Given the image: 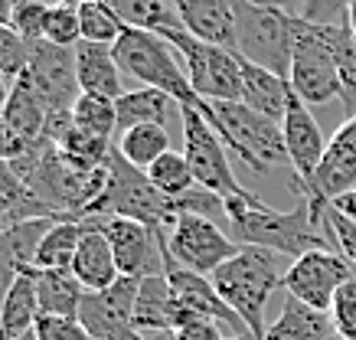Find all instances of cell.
I'll use <instances>...</instances> for the list:
<instances>
[{
	"label": "cell",
	"instance_id": "cb8c5ba5",
	"mask_svg": "<svg viewBox=\"0 0 356 340\" xmlns=\"http://www.w3.org/2000/svg\"><path fill=\"white\" fill-rule=\"evenodd\" d=\"M33 278H36V301H40V314L43 318H79L82 298L88 291L72 275V268H53V272H40L36 268Z\"/></svg>",
	"mask_w": 356,
	"mask_h": 340
},
{
	"label": "cell",
	"instance_id": "7bdbcfd3",
	"mask_svg": "<svg viewBox=\"0 0 356 340\" xmlns=\"http://www.w3.org/2000/svg\"><path fill=\"white\" fill-rule=\"evenodd\" d=\"M330 207H334L337 213H343L346 220L356 222V190H350V193H343V197H337Z\"/></svg>",
	"mask_w": 356,
	"mask_h": 340
},
{
	"label": "cell",
	"instance_id": "8992f818",
	"mask_svg": "<svg viewBox=\"0 0 356 340\" xmlns=\"http://www.w3.org/2000/svg\"><path fill=\"white\" fill-rule=\"evenodd\" d=\"M236 53L252 66L288 79L294 53V17L275 7L236 0Z\"/></svg>",
	"mask_w": 356,
	"mask_h": 340
},
{
	"label": "cell",
	"instance_id": "8d00e7d4",
	"mask_svg": "<svg viewBox=\"0 0 356 340\" xmlns=\"http://www.w3.org/2000/svg\"><path fill=\"white\" fill-rule=\"evenodd\" d=\"M324 222H327V229H330V236H334L337 252L356 268V222L346 220L343 213H337L330 203H327V209H324Z\"/></svg>",
	"mask_w": 356,
	"mask_h": 340
},
{
	"label": "cell",
	"instance_id": "e0dca14e",
	"mask_svg": "<svg viewBox=\"0 0 356 340\" xmlns=\"http://www.w3.org/2000/svg\"><path fill=\"white\" fill-rule=\"evenodd\" d=\"M190 36L236 53V0H170Z\"/></svg>",
	"mask_w": 356,
	"mask_h": 340
},
{
	"label": "cell",
	"instance_id": "277c9868",
	"mask_svg": "<svg viewBox=\"0 0 356 340\" xmlns=\"http://www.w3.org/2000/svg\"><path fill=\"white\" fill-rule=\"evenodd\" d=\"M105 170H108L105 193L95 200V207L86 213V220H92V216H124V220L147 222L154 229H170L173 220H177L173 200L163 197L161 190L147 180L144 170L131 167L118 154V147H111Z\"/></svg>",
	"mask_w": 356,
	"mask_h": 340
},
{
	"label": "cell",
	"instance_id": "7402d4cb",
	"mask_svg": "<svg viewBox=\"0 0 356 340\" xmlns=\"http://www.w3.org/2000/svg\"><path fill=\"white\" fill-rule=\"evenodd\" d=\"M265 340H340V334H337L330 314L314 311L288 295L281 305V314L265 330Z\"/></svg>",
	"mask_w": 356,
	"mask_h": 340
},
{
	"label": "cell",
	"instance_id": "e575fe53",
	"mask_svg": "<svg viewBox=\"0 0 356 340\" xmlns=\"http://www.w3.org/2000/svg\"><path fill=\"white\" fill-rule=\"evenodd\" d=\"M30 56H33V43H26L13 26L0 23V76L17 82L30 69Z\"/></svg>",
	"mask_w": 356,
	"mask_h": 340
},
{
	"label": "cell",
	"instance_id": "f35d334b",
	"mask_svg": "<svg viewBox=\"0 0 356 340\" xmlns=\"http://www.w3.org/2000/svg\"><path fill=\"white\" fill-rule=\"evenodd\" d=\"M40 340H92L88 330L79 324V318H40L36 321Z\"/></svg>",
	"mask_w": 356,
	"mask_h": 340
},
{
	"label": "cell",
	"instance_id": "9a60e30c",
	"mask_svg": "<svg viewBox=\"0 0 356 340\" xmlns=\"http://www.w3.org/2000/svg\"><path fill=\"white\" fill-rule=\"evenodd\" d=\"M281 131H284V147H288L291 174H298V180H301V197H304V187L314 180V174H317V167H321V161H324V154H327L324 131H321L317 118L311 115V108L298 95H291V102H288Z\"/></svg>",
	"mask_w": 356,
	"mask_h": 340
},
{
	"label": "cell",
	"instance_id": "681fc988",
	"mask_svg": "<svg viewBox=\"0 0 356 340\" xmlns=\"http://www.w3.org/2000/svg\"><path fill=\"white\" fill-rule=\"evenodd\" d=\"M128 340H144V334H131V337Z\"/></svg>",
	"mask_w": 356,
	"mask_h": 340
},
{
	"label": "cell",
	"instance_id": "5b68a950",
	"mask_svg": "<svg viewBox=\"0 0 356 340\" xmlns=\"http://www.w3.org/2000/svg\"><path fill=\"white\" fill-rule=\"evenodd\" d=\"M216 131L236 157H242L255 174H268L271 167H291L284 131L278 121L252 111L242 102H216Z\"/></svg>",
	"mask_w": 356,
	"mask_h": 340
},
{
	"label": "cell",
	"instance_id": "bcb514c9",
	"mask_svg": "<svg viewBox=\"0 0 356 340\" xmlns=\"http://www.w3.org/2000/svg\"><path fill=\"white\" fill-rule=\"evenodd\" d=\"M350 26H353V33H356V0H353V10H350Z\"/></svg>",
	"mask_w": 356,
	"mask_h": 340
},
{
	"label": "cell",
	"instance_id": "8fae6325",
	"mask_svg": "<svg viewBox=\"0 0 356 340\" xmlns=\"http://www.w3.org/2000/svg\"><path fill=\"white\" fill-rule=\"evenodd\" d=\"M108 236L118 272L128 278H151V275H167V232L154 229L147 222L124 220V216H92Z\"/></svg>",
	"mask_w": 356,
	"mask_h": 340
},
{
	"label": "cell",
	"instance_id": "f5cc1de1",
	"mask_svg": "<svg viewBox=\"0 0 356 340\" xmlns=\"http://www.w3.org/2000/svg\"><path fill=\"white\" fill-rule=\"evenodd\" d=\"M167 340H173V337H167Z\"/></svg>",
	"mask_w": 356,
	"mask_h": 340
},
{
	"label": "cell",
	"instance_id": "ffe728a7",
	"mask_svg": "<svg viewBox=\"0 0 356 340\" xmlns=\"http://www.w3.org/2000/svg\"><path fill=\"white\" fill-rule=\"evenodd\" d=\"M76 72L82 95H98V99L118 102L124 95V72H121L118 59H115V46H98V43H79L76 46Z\"/></svg>",
	"mask_w": 356,
	"mask_h": 340
},
{
	"label": "cell",
	"instance_id": "d590c367",
	"mask_svg": "<svg viewBox=\"0 0 356 340\" xmlns=\"http://www.w3.org/2000/svg\"><path fill=\"white\" fill-rule=\"evenodd\" d=\"M330 321L340 340H356V275L337 291L334 305H330Z\"/></svg>",
	"mask_w": 356,
	"mask_h": 340
},
{
	"label": "cell",
	"instance_id": "2e32d148",
	"mask_svg": "<svg viewBox=\"0 0 356 340\" xmlns=\"http://www.w3.org/2000/svg\"><path fill=\"white\" fill-rule=\"evenodd\" d=\"M350 190H356V118H346L327 141L324 161L314 180L304 187V197H321L334 203Z\"/></svg>",
	"mask_w": 356,
	"mask_h": 340
},
{
	"label": "cell",
	"instance_id": "ab89813d",
	"mask_svg": "<svg viewBox=\"0 0 356 340\" xmlns=\"http://www.w3.org/2000/svg\"><path fill=\"white\" fill-rule=\"evenodd\" d=\"M229 334L209 318H193L173 330V340H226Z\"/></svg>",
	"mask_w": 356,
	"mask_h": 340
},
{
	"label": "cell",
	"instance_id": "83f0119b",
	"mask_svg": "<svg viewBox=\"0 0 356 340\" xmlns=\"http://www.w3.org/2000/svg\"><path fill=\"white\" fill-rule=\"evenodd\" d=\"M115 147L118 154L128 161L131 167L138 170H147L151 164H157L163 154L173 151V138L167 128H157V124H140V128H131V131L118 134L115 138Z\"/></svg>",
	"mask_w": 356,
	"mask_h": 340
},
{
	"label": "cell",
	"instance_id": "3957f363",
	"mask_svg": "<svg viewBox=\"0 0 356 340\" xmlns=\"http://www.w3.org/2000/svg\"><path fill=\"white\" fill-rule=\"evenodd\" d=\"M115 59L124 76L138 79L144 88H157L163 95H170L180 108H193L200 111L213 128H216V115H213V105L203 102L196 95L193 82L186 76L180 56L163 36L157 33H144V30H128L115 43Z\"/></svg>",
	"mask_w": 356,
	"mask_h": 340
},
{
	"label": "cell",
	"instance_id": "603a6c76",
	"mask_svg": "<svg viewBox=\"0 0 356 340\" xmlns=\"http://www.w3.org/2000/svg\"><path fill=\"white\" fill-rule=\"evenodd\" d=\"M0 118L7 121L23 141H30V144L43 141L46 121H49V105H46V99L40 95V88L33 86V79L26 72L13 82L10 102H7V108H3Z\"/></svg>",
	"mask_w": 356,
	"mask_h": 340
},
{
	"label": "cell",
	"instance_id": "60d3db41",
	"mask_svg": "<svg viewBox=\"0 0 356 340\" xmlns=\"http://www.w3.org/2000/svg\"><path fill=\"white\" fill-rule=\"evenodd\" d=\"M26 147H30V141H23L20 134H17L7 121L0 118V161L13 164V161H20L23 154H26Z\"/></svg>",
	"mask_w": 356,
	"mask_h": 340
},
{
	"label": "cell",
	"instance_id": "6da1fadb",
	"mask_svg": "<svg viewBox=\"0 0 356 340\" xmlns=\"http://www.w3.org/2000/svg\"><path fill=\"white\" fill-rule=\"evenodd\" d=\"M229 209V236L238 245H259L284 259H301L317 249H334V236L327 222H317L311 200L301 197L294 209H275L265 200H259L252 190L226 200Z\"/></svg>",
	"mask_w": 356,
	"mask_h": 340
},
{
	"label": "cell",
	"instance_id": "d6986e66",
	"mask_svg": "<svg viewBox=\"0 0 356 340\" xmlns=\"http://www.w3.org/2000/svg\"><path fill=\"white\" fill-rule=\"evenodd\" d=\"M115 108H118V134L140 128V124H157L167 131L170 124H184V108L157 88H131L115 102Z\"/></svg>",
	"mask_w": 356,
	"mask_h": 340
},
{
	"label": "cell",
	"instance_id": "5bb4252c",
	"mask_svg": "<svg viewBox=\"0 0 356 340\" xmlns=\"http://www.w3.org/2000/svg\"><path fill=\"white\" fill-rule=\"evenodd\" d=\"M26 76L33 79V86L40 88V95L46 99L49 111L72 108L79 102V95H82L79 72H76V49L53 46V43H46V40L33 43Z\"/></svg>",
	"mask_w": 356,
	"mask_h": 340
},
{
	"label": "cell",
	"instance_id": "1f68e13d",
	"mask_svg": "<svg viewBox=\"0 0 356 340\" xmlns=\"http://www.w3.org/2000/svg\"><path fill=\"white\" fill-rule=\"evenodd\" d=\"M144 174H147V180H151L154 187L161 190L167 200H180L184 193H190V190L196 187L193 167H190V161H186V154L177 151V147H173L170 154H163L161 161L151 164Z\"/></svg>",
	"mask_w": 356,
	"mask_h": 340
},
{
	"label": "cell",
	"instance_id": "f6af8a7d",
	"mask_svg": "<svg viewBox=\"0 0 356 340\" xmlns=\"http://www.w3.org/2000/svg\"><path fill=\"white\" fill-rule=\"evenodd\" d=\"M226 340H259V337H255V334H248V330H245V334H236V337H226Z\"/></svg>",
	"mask_w": 356,
	"mask_h": 340
},
{
	"label": "cell",
	"instance_id": "836d02e7",
	"mask_svg": "<svg viewBox=\"0 0 356 340\" xmlns=\"http://www.w3.org/2000/svg\"><path fill=\"white\" fill-rule=\"evenodd\" d=\"M43 40L46 43H53V46H65V49H76V46L82 43L76 3H53V7L46 10Z\"/></svg>",
	"mask_w": 356,
	"mask_h": 340
},
{
	"label": "cell",
	"instance_id": "d6a6232c",
	"mask_svg": "<svg viewBox=\"0 0 356 340\" xmlns=\"http://www.w3.org/2000/svg\"><path fill=\"white\" fill-rule=\"evenodd\" d=\"M72 124L82 131H92L98 138H108L115 141L118 131V108L115 102L98 99V95H79V102L72 105Z\"/></svg>",
	"mask_w": 356,
	"mask_h": 340
},
{
	"label": "cell",
	"instance_id": "816d5d0a",
	"mask_svg": "<svg viewBox=\"0 0 356 340\" xmlns=\"http://www.w3.org/2000/svg\"><path fill=\"white\" fill-rule=\"evenodd\" d=\"M0 229H7V226H0Z\"/></svg>",
	"mask_w": 356,
	"mask_h": 340
},
{
	"label": "cell",
	"instance_id": "44dd1931",
	"mask_svg": "<svg viewBox=\"0 0 356 340\" xmlns=\"http://www.w3.org/2000/svg\"><path fill=\"white\" fill-rule=\"evenodd\" d=\"M291 82L288 79L275 76L268 69L252 66L242 59V105H248L252 111H259L271 121H284V111H288V102H291Z\"/></svg>",
	"mask_w": 356,
	"mask_h": 340
},
{
	"label": "cell",
	"instance_id": "9c48e42d",
	"mask_svg": "<svg viewBox=\"0 0 356 340\" xmlns=\"http://www.w3.org/2000/svg\"><path fill=\"white\" fill-rule=\"evenodd\" d=\"M291 92L311 108L340 99V69L334 49L327 46L321 26L294 17V53H291Z\"/></svg>",
	"mask_w": 356,
	"mask_h": 340
},
{
	"label": "cell",
	"instance_id": "b9f144b4",
	"mask_svg": "<svg viewBox=\"0 0 356 340\" xmlns=\"http://www.w3.org/2000/svg\"><path fill=\"white\" fill-rule=\"evenodd\" d=\"M248 3H255V7H275V10H284V13H291V17H304L311 0H248Z\"/></svg>",
	"mask_w": 356,
	"mask_h": 340
},
{
	"label": "cell",
	"instance_id": "74e56055",
	"mask_svg": "<svg viewBox=\"0 0 356 340\" xmlns=\"http://www.w3.org/2000/svg\"><path fill=\"white\" fill-rule=\"evenodd\" d=\"M350 10H353V0H311L301 20L317 23V26H340V23H350Z\"/></svg>",
	"mask_w": 356,
	"mask_h": 340
},
{
	"label": "cell",
	"instance_id": "f546056e",
	"mask_svg": "<svg viewBox=\"0 0 356 340\" xmlns=\"http://www.w3.org/2000/svg\"><path fill=\"white\" fill-rule=\"evenodd\" d=\"M79 239H82V220H59L53 222L46 236L40 239L36 249V268L40 272H53V268H72L79 252Z\"/></svg>",
	"mask_w": 356,
	"mask_h": 340
},
{
	"label": "cell",
	"instance_id": "d4e9b609",
	"mask_svg": "<svg viewBox=\"0 0 356 340\" xmlns=\"http://www.w3.org/2000/svg\"><path fill=\"white\" fill-rule=\"evenodd\" d=\"M134 330L138 334H173V288L167 275H151L140 278L138 301H134Z\"/></svg>",
	"mask_w": 356,
	"mask_h": 340
},
{
	"label": "cell",
	"instance_id": "ac0fdd59",
	"mask_svg": "<svg viewBox=\"0 0 356 340\" xmlns=\"http://www.w3.org/2000/svg\"><path fill=\"white\" fill-rule=\"evenodd\" d=\"M72 275L82 282L86 291H105L121 278L115 252H111V242L95 220H82V239H79Z\"/></svg>",
	"mask_w": 356,
	"mask_h": 340
},
{
	"label": "cell",
	"instance_id": "c3c4849f",
	"mask_svg": "<svg viewBox=\"0 0 356 340\" xmlns=\"http://www.w3.org/2000/svg\"><path fill=\"white\" fill-rule=\"evenodd\" d=\"M17 340H40V337H36V327H33L30 334H23V337H17Z\"/></svg>",
	"mask_w": 356,
	"mask_h": 340
},
{
	"label": "cell",
	"instance_id": "30bf717a",
	"mask_svg": "<svg viewBox=\"0 0 356 340\" xmlns=\"http://www.w3.org/2000/svg\"><path fill=\"white\" fill-rule=\"evenodd\" d=\"M180 131H184V154H186V161H190V167H193L196 187L213 190V193H219V197H226V200L245 193V187L232 174L226 141L219 138V131L200 111L184 108Z\"/></svg>",
	"mask_w": 356,
	"mask_h": 340
},
{
	"label": "cell",
	"instance_id": "7dc6e473",
	"mask_svg": "<svg viewBox=\"0 0 356 340\" xmlns=\"http://www.w3.org/2000/svg\"><path fill=\"white\" fill-rule=\"evenodd\" d=\"M0 226H10V220H7V209L0 207Z\"/></svg>",
	"mask_w": 356,
	"mask_h": 340
},
{
	"label": "cell",
	"instance_id": "ba28073f",
	"mask_svg": "<svg viewBox=\"0 0 356 340\" xmlns=\"http://www.w3.org/2000/svg\"><path fill=\"white\" fill-rule=\"evenodd\" d=\"M238 249L242 245L222 226L203 220V216H193V213H177L173 226L167 229L163 259H167V268L177 265V268H186V272L209 278L229 259H236Z\"/></svg>",
	"mask_w": 356,
	"mask_h": 340
},
{
	"label": "cell",
	"instance_id": "7c38bea8",
	"mask_svg": "<svg viewBox=\"0 0 356 340\" xmlns=\"http://www.w3.org/2000/svg\"><path fill=\"white\" fill-rule=\"evenodd\" d=\"M353 275H356V268L340 252L317 249V252H307L288 265V272H284V291L291 298H298L301 305L330 314V305H334L337 291Z\"/></svg>",
	"mask_w": 356,
	"mask_h": 340
},
{
	"label": "cell",
	"instance_id": "f1b7e54d",
	"mask_svg": "<svg viewBox=\"0 0 356 340\" xmlns=\"http://www.w3.org/2000/svg\"><path fill=\"white\" fill-rule=\"evenodd\" d=\"M317 26V23H314ZM327 46L334 49L337 69H340V102L346 108V118H356V33L350 23L340 26H321Z\"/></svg>",
	"mask_w": 356,
	"mask_h": 340
},
{
	"label": "cell",
	"instance_id": "f907efd6",
	"mask_svg": "<svg viewBox=\"0 0 356 340\" xmlns=\"http://www.w3.org/2000/svg\"><path fill=\"white\" fill-rule=\"evenodd\" d=\"M0 340H7V334H3V330H0Z\"/></svg>",
	"mask_w": 356,
	"mask_h": 340
},
{
	"label": "cell",
	"instance_id": "7a4b0ae2",
	"mask_svg": "<svg viewBox=\"0 0 356 340\" xmlns=\"http://www.w3.org/2000/svg\"><path fill=\"white\" fill-rule=\"evenodd\" d=\"M284 255L271 252V249H259V245H242L236 259H229L222 268L209 275L216 291L222 295L232 311H236L248 334H255L259 340H265V307L268 298L275 295V288H284V272L288 265Z\"/></svg>",
	"mask_w": 356,
	"mask_h": 340
},
{
	"label": "cell",
	"instance_id": "484cf974",
	"mask_svg": "<svg viewBox=\"0 0 356 340\" xmlns=\"http://www.w3.org/2000/svg\"><path fill=\"white\" fill-rule=\"evenodd\" d=\"M33 275H36V268H26L17 278V285L10 288V295H7V305H3V314H0V330L7 334V340L30 334L36 327V321L43 318L40 301H36V278Z\"/></svg>",
	"mask_w": 356,
	"mask_h": 340
},
{
	"label": "cell",
	"instance_id": "ee69618b",
	"mask_svg": "<svg viewBox=\"0 0 356 340\" xmlns=\"http://www.w3.org/2000/svg\"><path fill=\"white\" fill-rule=\"evenodd\" d=\"M10 92H13V82L7 76H0V115H3L7 102H10Z\"/></svg>",
	"mask_w": 356,
	"mask_h": 340
},
{
	"label": "cell",
	"instance_id": "4dcf8cb0",
	"mask_svg": "<svg viewBox=\"0 0 356 340\" xmlns=\"http://www.w3.org/2000/svg\"><path fill=\"white\" fill-rule=\"evenodd\" d=\"M79 7V30H82V43L98 46H115L121 36L128 33V26L118 13L111 10L105 0H82Z\"/></svg>",
	"mask_w": 356,
	"mask_h": 340
},
{
	"label": "cell",
	"instance_id": "52a82bcc",
	"mask_svg": "<svg viewBox=\"0 0 356 340\" xmlns=\"http://www.w3.org/2000/svg\"><path fill=\"white\" fill-rule=\"evenodd\" d=\"M167 43L177 49L186 76L193 82L196 95L209 105L216 102H238L242 99V56L222 46L203 43L186 30L167 36Z\"/></svg>",
	"mask_w": 356,
	"mask_h": 340
},
{
	"label": "cell",
	"instance_id": "4fadbf2b",
	"mask_svg": "<svg viewBox=\"0 0 356 340\" xmlns=\"http://www.w3.org/2000/svg\"><path fill=\"white\" fill-rule=\"evenodd\" d=\"M140 278L121 275L105 291H88L79 307V324L92 340H128L134 330V301H138Z\"/></svg>",
	"mask_w": 356,
	"mask_h": 340
},
{
	"label": "cell",
	"instance_id": "4316f807",
	"mask_svg": "<svg viewBox=\"0 0 356 340\" xmlns=\"http://www.w3.org/2000/svg\"><path fill=\"white\" fill-rule=\"evenodd\" d=\"M111 10L118 13L128 30H144V33H157V36H167L184 30L177 13L167 0H105Z\"/></svg>",
	"mask_w": 356,
	"mask_h": 340
}]
</instances>
